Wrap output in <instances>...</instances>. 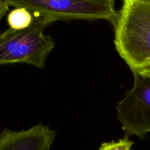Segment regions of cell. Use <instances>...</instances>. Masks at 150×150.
I'll list each match as a JSON object with an SVG mask.
<instances>
[{
    "mask_svg": "<svg viewBox=\"0 0 150 150\" xmlns=\"http://www.w3.org/2000/svg\"><path fill=\"white\" fill-rule=\"evenodd\" d=\"M9 7L10 6L6 2L5 0H0V24L3 18L9 11Z\"/></svg>",
    "mask_w": 150,
    "mask_h": 150,
    "instance_id": "ba28073f",
    "label": "cell"
},
{
    "mask_svg": "<svg viewBox=\"0 0 150 150\" xmlns=\"http://www.w3.org/2000/svg\"><path fill=\"white\" fill-rule=\"evenodd\" d=\"M55 138L56 132L40 123L20 131L4 129L0 134V150H49Z\"/></svg>",
    "mask_w": 150,
    "mask_h": 150,
    "instance_id": "5b68a950",
    "label": "cell"
},
{
    "mask_svg": "<svg viewBox=\"0 0 150 150\" xmlns=\"http://www.w3.org/2000/svg\"><path fill=\"white\" fill-rule=\"evenodd\" d=\"M50 24L46 19L35 16L33 23L27 29L9 28L0 32V65L22 63L43 69L55 47L54 39L44 34Z\"/></svg>",
    "mask_w": 150,
    "mask_h": 150,
    "instance_id": "7a4b0ae2",
    "label": "cell"
},
{
    "mask_svg": "<svg viewBox=\"0 0 150 150\" xmlns=\"http://www.w3.org/2000/svg\"><path fill=\"white\" fill-rule=\"evenodd\" d=\"M10 7H24L51 23L57 21L106 20L117 13L115 0H5Z\"/></svg>",
    "mask_w": 150,
    "mask_h": 150,
    "instance_id": "3957f363",
    "label": "cell"
},
{
    "mask_svg": "<svg viewBox=\"0 0 150 150\" xmlns=\"http://www.w3.org/2000/svg\"><path fill=\"white\" fill-rule=\"evenodd\" d=\"M133 87L117 103V118L126 136L150 133V76L134 72Z\"/></svg>",
    "mask_w": 150,
    "mask_h": 150,
    "instance_id": "277c9868",
    "label": "cell"
},
{
    "mask_svg": "<svg viewBox=\"0 0 150 150\" xmlns=\"http://www.w3.org/2000/svg\"><path fill=\"white\" fill-rule=\"evenodd\" d=\"M136 73H137V72H136ZM139 73H141V74L145 75V76H150V67H148V68L144 69V70H142V71L139 72Z\"/></svg>",
    "mask_w": 150,
    "mask_h": 150,
    "instance_id": "9c48e42d",
    "label": "cell"
},
{
    "mask_svg": "<svg viewBox=\"0 0 150 150\" xmlns=\"http://www.w3.org/2000/svg\"><path fill=\"white\" fill-rule=\"evenodd\" d=\"M111 23L114 46L132 73L150 67V0H124Z\"/></svg>",
    "mask_w": 150,
    "mask_h": 150,
    "instance_id": "6da1fadb",
    "label": "cell"
},
{
    "mask_svg": "<svg viewBox=\"0 0 150 150\" xmlns=\"http://www.w3.org/2000/svg\"><path fill=\"white\" fill-rule=\"evenodd\" d=\"M133 144L134 142L130 140L128 136H125L117 142L112 141L103 143L98 150H131Z\"/></svg>",
    "mask_w": 150,
    "mask_h": 150,
    "instance_id": "52a82bcc",
    "label": "cell"
},
{
    "mask_svg": "<svg viewBox=\"0 0 150 150\" xmlns=\"http://www.w3.org/2000/svg\"><path fill=\"white\" fill-rule=\"evenodd\" d=\"M35 19L33 13L24 7H14L7 16V21L10 29L23 30L31 26Z\"/></svg>",
    "mask_w": 150,
    "mask_h": 150,
    "instance_id": "8992f818",
    "label": "cell"
}]
</instances>
